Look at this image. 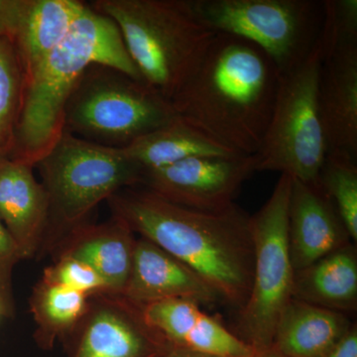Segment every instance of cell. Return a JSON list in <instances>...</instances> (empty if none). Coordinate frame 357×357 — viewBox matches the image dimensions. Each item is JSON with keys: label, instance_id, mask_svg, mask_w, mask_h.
I'll use <instances>...</instances> for the list:
<instances>
[{"label": "cell", "instance_id": "obj_28", "mask_svg": "<svg viewBox=\"0 0 357 357\" xmlns=\"http://www.w3.org/2000/svg\"><path fill=\"white\" fill-rule=\"evenodd\" d=\"M326 357H357V328L352 325L344 337L335 344Z\"/></svg>", "mask_w": 357, "mask_h": 357}, {"label": "cell", "instance_id": "obj_9", "mask_svg": "<svg viewBox=\"0 0 357 357\" xmlns=\"http://www.w3.org/2000/svg\"><path fill=\"white\" fill-rule=\"evenodd\" d=\"M194 6L213 31L255 45L282 75L309 57L324 22L323 0H194Z\"/></svg>", "mask_w": 357, "mask_h": 357}, {"label": "cell", "instance_id": "obj_26", "mask_svg": "<svg viewBox=\"0 0 357 357\" xmlns=\"http://www.w3.org/2000/svg\"><path fill=\"white\" fill-rule=\"evenodd\" d=\"M20 260V248L0 220V310L6 318H14L16 314L13 277L14 267Z\"/></svg>", "mask_w": 357, "mask_h": 357}, {"label": "cell", "instance_id": "obj_6", "mask_svg": "<svg viewBox=\"0 0 357 357\" xmlns=\"http://www.w3.org/2000/svg\"><path fill=\"white\" fill-rule=\"evenodd\" d=\"M172 103L146 83L107 66L86 70L64 110V131L123 148L177 119Z\"/></svg>", "mask_w": 357, "mask_h": 357}, {"label": "cell", "instance_id": "obj_27", "mask_svg": "<svg viewBox=\"0 0 357 357\" xmlns=\"http://www.w3.org/2000/svg\"><path fill=\"white\" fill-rule=\"evenodd\" d=\"M33 0H0V38L15 40Z\"/></svg>", "mask_w": 357, "mask_h": 357}, {"label": "cell", "instance_id": "obj_19", "mask_svg": "<svg viewBox=\"0 0 357 357\" xmlns=\"http://www.w3.org/2000/svg\"><path fill=\"white\" fill-rule=\"evenodd\" d=\"M294 299L347 314L357 306V256L354 244L294 273Z\"/></svg>", "mask_w": 357, "mask_h": 357}, {"label": "cell", "instance_id": "obj_23", "mask_svg": "<svg viewBox=\"0 0 357 357\" xmlns=\"http://www.w3.org/2000/svg\"><path fill=\"white\" fill-rule=\"evenodd\" d=\"M26 77L13 40L0 38V152L10 157Z\"/></svg>", "mask_w": 357, "mask_h": 357}, {"label": "cell", "instance_id": "obj_22", "mask_svg": "<svg viewBox=\"0 0 357 357\" xmlns=\"http://www.w3.org/2000/svg\"><path fill=\"white\" fill-rule=\"evenodd\" d=\"M88 303L89 296L41 279L29 300L39 347L50 349L57 340L69 337L83 318Z\"/></svg>", "mask_w": 357, "mask_h": 357}, {"label": "cell", "instance_id": "obj_8", "mask_svg": "<svg viewBox=\"0 0 357 357\" xmlns=\"http://www.w3.org/2000/svg\"><path fill=\"white\" fill-rule=\"evenodd\" d=\"M292 177L281 174L264 206L250 217L253 275L239 310V335L255 351L269 349L282 311L292 299L294 271L288 245Z\"/></svg>", "mask_w": 357, "mask_h": 357}, {"label": "cell", "instance_id": "obj_17", "mask_svg": "<svg viewBox=\"0 0 357 357\" xmlns=\"http://www.w3.org/2000/svg\"><path fill=\"white\" fill-rule=\"evenodd\" d=\"M135 234L112 218L102 225H84L70 231L53 251L56 259L84 263L100 275L107 293L121 295L132 266Z\"/></svg>", "mask_w": 357, "mask_h": 357}, {"label": "cell", "instance_id": "obj_11", "mask_svg": "<svg viewBox=\"0 0 357 357\" xmlns=\"http://www.w3.org/2000/svg\"><path fill=\"white\" fill-rule=\"evenodd\" d=\"M257 172L256 155L194 157L143 174L138 187L171 203L206 211L227 210Z\"/></svg>", "mask_w": 357, "mask_h": 357}, {"label": "cell", "instance_id": "obj_30", "mask_svg": "<svg viewBox=\"0 0 357 357\" xmlns=\"http://www.w3.org/2000/svg\"><path fill=\"white\" fill-rule=\"evenodd\" d=\"M251 357H287L282 354L281 352L275 349L273 347L269 349H263V351H256L255 354Z\"/></svg>", "mask_w": 357, "mask_h": 357}, {"label": "cell", "instance_id": "obj_32", "mask_svg": "<svg viewBox=\"0 0 357 357\" xmlns=\"http://www.w3.org/2000/svg\"><path fill=\"white\" fill-rule=\"evenodd\" d=\"M2 314H1V310H0V317H1Z\"/></svg>", "mask_w": 357, "mask_h": 357}, {"label": "cell", "instance_id": "obj_1", "mask_svg": "<svg viewBox=\"0 0 357 357\" xmlns=\"http://www.w3.org/2000/svg\"><path fill=\"white\" fill-rule=\"evenodd\" d=\"M112 218L194 270L222 300L243 309L250 293L253 243L248 217L236 204L227 210H195L144 188L107 199Z\"/></svg>", "mask_w": 357, "mask_h": 357}, {"label": "cell", "instance_id": "obj_3", "mask_svg": "<svg viewBox=\"0 0 357 357\" xmlns=\"http://www.w3.org/2000/svg\"><path fill=\"white\" fill-rule=\"evenodd\" d=\"M93 65L144 82L114 21L86 4L64 41L26 79L9 158L34 166L50 149L64 131V110L73 89Z\"/></svg>", "mask_w": 357, "mask_h": 357}, {"label": "cell", "instance_id": "obj_5", "mask_svg": "<svg viewBox=\"0 0 357 357\" xmlns=\"http://www.w3.org/2000/svg\"><path fill=\"white\" fill-rule=\"evenodd\" d=\"M49 201V220L39 255L52 253L98 204L138 187L143 171L123 148L105 146L63 131L34 164Z\"/></svg>", "mask_w": 357, "mask_h": 357}, {"label": "cell", "instance_id": "obj_18", "mask_svg": "<svg viewBox=\"0 0 357 357\" xmlns=\"http://www.w3.org/2000/svg\"><path fill=\"white\" fill-rule=\"evenodd\" d=\"M352 325L344 312L292 298L277 321L272 347L287 357H326Z\"/></svg>", "mask_w": 357, "mask_h": 357}, {"label": "cell", "instance_id": "obj_4", "mask_svg": "<svg viewBox=\"0 0 357 357\" xmlns=\"http://www.w3.org/2000/svg\"><path fill=\"white\" fill-rule=\"evenodd\" d=\"M89 6L114 21L143 81L170 102L217 35L194 0H98Z\"/></svg>", "mask_w": 357, "mask_h": 357}, {"label": "cell", "instance_id": "obj_7", "mask_svg": "<svg viewBox=\"0 0 357 357\" xmlns=\"http://www.w3.org/2000/svg\"><path fill=\"white\" fill-rule=\"evenodd\" d=\"M321 52L282 75L273 112L257 156L258 171H275L318 185L326 157L318 86Z\"/></svg>", "mask_w": 357, "mask_h": 357}, {"label": "cell", "instance_id": "obj_2", "mask_svg": "<svg viewBox=\"0 0 357 357\" xmlns=\"http://www.w3.org/2000/svg\"><path fill=\"white\" fill-rule=\"evenodd\" d=\"M282 74L266 54L217 34L198 69L171 100L178 117L236 153L261 148Z\"/></svg>", "mask_w": 357, "mask_h": 357}, {"label": "cell", "instance_id": "obj_20", "mask_svg": "<svg viewBox=\"0 0 357 357\" xmlns=\"http://www.w3.org/2000/svg\"><path fill=\"white\" fill-rule=\"evenodd\" d=\"M123 149L143 174L194 157L241 155L220 144L180 117L138 138Z\"/></svg>", "mask_w": 357, "mask_h": 357}, {"label": "cell", "instance_id": "obj_25", "mask_svg": "<svg viewBox=\"0 0 357 357\" xmlns=\"http://www.w3.org/2000/svg\"><path fill=\"white\" fill-rule=\"evenodd\" d=\"M42 280L86 296L107 293V286L93 268L76 259L61 258L44 270Z\"/></svg>", "mask_w": 357, "mask_h": 357}, {"label": "cell", "instance_id": "obj_13", "mask_svg": "<svg viewBox=\"0 0 357 357\" xmlns=\"http://www.w3.org/2000/svg\"><path fill=\"white\" fill-rule=\"evenodd\" d=\"M121 296L140 306L173 299L192 301L202 306L222 300L194 270L143 237L136 239L132 266Z\"/></svg>", "mask_w": 357, "mask_h": 357}, {"label": "cell", "instance_id": "obj_24", "mask_svg": "<svg viewBox=\"0 0 357 357\" xmlns=\"http://www.w3.org/2000/svg\"><path fill=\"white\" fill-rule=\"evenodd\" d=\"M319 185L332 202L351 236L357 241V159L344 154L326 155Z\"/></svg>", "mask_w": 357, "mask_h": 357}, {"label": "cell", "instance_id": "obj_31", "mask_svg": "<svg viewBox=\"0 0 357 357\" xmlns=\"http://www.w3.org/2000/svg\"><path fill=\"white\" fill-rule=\"evenodd\" d=\"M7 159H9L8 157H7L6 154L2 153V152H0V167L3 165L4 162H6Z\"/></svg>", "mask_w": 357, "mask_h": 357}, {"label": "cell", "instance_id": "obj_15", "mask_svg": "<svg viewBox=\"0 0 357 357\" xmlns=\"http://www.w3.org/2000/svg\"><path fill=\"white\" fill-rule=\"evenodd\" d=\"M143 317L172 347L220 357H251L255 349L189 300L141 306Z\"/></svg>", "mask_w": 357, "mask_h": 357}, {"label": "cell", "instance_id": "obj_29", "mask_svg": "<svg viewBox=\"0 0 357 357\" xmlns=\"http://www.w3.org/2000/svg\"><path fill=\"white\" fill-rule=\"evenodd\" d=\"M161 357H220L211 356V354H201V352L187 351V349L171 347L166 354Z\"/></svg>", "mask_w": 357, "mask_h": 357}, {"label": "cell", "instance_id": "obj_12", "mask_svg": "<svg viewBox=\"0 0 357 357\" xmlns=\"http://www.w3.org/2000/svg\"><path fill=\"white\" fill-rule=\"evenodd\" d=\"M318 44V100L326 155L357 159V37H319Z\"/></svg>", "mask_w": 357, "mask_h": 357}, {"label": "cell", "instance_id": "obj_21", "mask_svg": "<svg viewBox=\"0 0 357 357\" xmlns=\"http://www.w3.org/2000/svg\"><path fill=\"white\" fill-rule=\"evenodd\" d=\"M86 8L77 0H33L14 40L26 79L64 41Z\"/></svg>", "mask_w": 357, "mask_h": 357}, {"label": "cell", "instance_id": "obj_10", "mask_svg": "<svg viewBox=\"0 0 357 357\" xmlns=\"http://www.w3.org/2000/svg\"><path fill=\"white\" fill-rule=\"evenodd\" d=\"M70 357H161L168 342L148 326L140 305L110 293L89 296L69 337Z\"/></svg>", "mask_w": 357, "mask_h": 357}, {"label": "cell", "instance_id": "obj_14", "mask_svg": "<svg viewBox=\"0 0 357 357\" xmlns=\"http://www.w3.org/2000/svg\"><path fill=\"white\" fill-rule=\"evenodd\" d=\"M332 202L318 185L292 178L288 245L294 271H299L351 243Z\"/></svg>", "mask_w": 357, "mask_h": 357}, {"label": "cell", "instance_id": "obj_16", "mask_svg": "<svg viewBox=\"0 0 357 357\" xmlns=\"http://www.w3.org/2000/svg\"><path fill=\"white\" fill-rule=\"evenodd\" d=\"M34 166L7 159L0 167V220L20 248L22 260L39 255L49 220V201Z\"/></svg>", "mask_w": 357, "mask_h": 357}]
</instances>
